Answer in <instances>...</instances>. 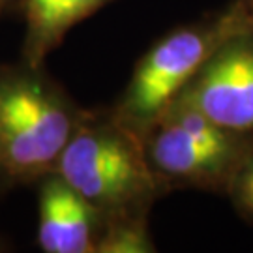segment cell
Masks as SVG:
<instances>
[{
  "instance_id": "30bf717a",
  "label": "cell",
  "mask_w": 253,
  "mask_h": 253,
  "mask_svg": "<svg viewBox=\"0 0 253 253\" xmlns=\"http://www.w3.org/2000/svg\"><path fill=\"white\" fill-rule=\"evenodd\" d=\"M238 4L242 8L246 30H252L253 32V0H238Z\"/></svg>"
},
{
  "instance_id": "3957f363",
  "label": "cell",
  "mask_w": 253,
  "mask_h": 253,
  "mask_svg": "<svg viewBox=\"0 0 253 253\" xmlns=\"http://www.w3.org/2000/svg\"><path fill=\"white\" fill-rule=\"evenodd\" d=\"M238 30H246L238 0L169 30L137 60L126 88L109 109L120 122L143 135L219 43Z\"/></svg>"
},
{
  "instance_id": "8992f818",
  "label": "cell",
  "mask_w": 253,
  "mask_h": 253,
  "mask_svg": "<svg viewBox=\"0 0 253 253\" xmlns=\"http://www.w3.org/2000/svg\"><path fill=\"white\" fill-rule=\"evenodd\" d=\"M38 246L43 253H98L105 217L60 174L36 182Z\"/></svg>"
},
{
  "instance_id": "7c38bea8",
  "label": "cell",
  "mask_w": 253,
  "mask_h": 253,
  "mask_svg": "<svg viewBox=\"0 0 253 253\" xmlns=\"http://www.w3.org/2000/svg\"><path fill=\"white\" fill-rule=\"evenodd\" d=\"M2 250H4V242H2V240H0V252H2Z\"/></svg>"
},
{
  "instance_id": "6da1fadb",
  "label": "cell",
  "mask_w": 253,
  "mask_h": 253,
  "mask_svg": "<svg viewBox=\"0 0 253 253\" xmlns=\"http://www.w3.org/2000/svg\"><path fill=\"white\" fill-rule=\"evenodd\" d=\"M84 111L45 66L0 64V193L54 172Z\"/></svg>"
},
{
  "instance_id": "5b68a950",
  "label": "cell",
  "mask_w": 253,
  "mask_h": 253,
  "mask_svg": "<svg viewBox=\"0 0 253 253\" xmlns=\"http://www.w3.org/2000/svg\"><path fill=\"white\" fill-rule=\"evenodd\" d=\"M171 103L186 105L217 126L253 137L252 30H238L223 40Z\"/></svg>"
},
{
  "instance_id": "7a4b0ae2",
  "label": "cell",
  "mask_w": 253,
  "mask_h": 253,
  "mask_svg": "<svg viewBox=\"0 0 253 253\" xmlns=\"http://www.w3.org/2000/svg\"><path fill=\"white\" fill-rule=\"evenodd\" d=\"M54 172L105 219L150 216L167 195L148 165L143 137L109 107L84 111Z\"/></svg>"
},
{
  "instance_id": "8fae6325",
  "label": "cell",
  "mask_w": 253,
  "mask_h": 253,
  "mask_svg": "<svg viewBox=\"0 0 253 253\" xmlns=\"http://www.w3.org/2000/svg\"><path fill=\"white\" fill-rule=\"evenodd\" d=\"M19 2L21 0H0V17L9 13V11H13V9H17Z\"/></svg>"
},
{
  "instance_id": "ba28073f",
  "label": "cell",
  "mask_w": 253,
  "mask_h": 253,
  "mask_svg": "<svg viewBox=\"0 0 253 253\" xmlns=\"http://www.w3.org/2000/svg\"><path fill=\"white\" fill-rule=\"evenodd\" d=\"M150 216H129L105 219L98 253H152L156 242L148 225Z\"/></svg>"
},
{
  "instance_id": "52a82bcc",
  "label": "cell",
  "mask_w": 253,
  "mask_h": 253,
  "mask_svg": "<svg viewBox=\"0 0 253 253\" xmlns=\"http://www.w3.org/2000/svg\"><path fill=\"white\" fill-rule=\"evenodd\" d=\"M113 0H21L25 19V38L21 43V60L32 66H45L75 25L100 11Z\"/></svg>"
},
{
  "instance_id": "277c9868",
  "label": "cell",
  "mask_w": 253,
  "mask_h": 253,
  "mask_svg": "<svg viewBox=\"0 0 253 253\" xmlns=\"http://www.w3.org/2000/svg\"><path fill=\"white\" fill-rule=\"evenodd\" d=\"M141 137L148 165L165 193L199 190L217 195H225L253 141L178 103L154 118Z\"/></svg>"
},
{
  "instance_id": "9c48e42d",
  "label": "cell",
  "mask_w": 253,
  "mask_h": 253,
  "mask_svg": "<svg viewBox=\"0 0 253 253\" xmlns=\"http://www.w3.org/2000/svg\"><path fill=\"white\" fill-rule=\"evenodd\" d=\"M223 197L229 199L240 219L253 225V141L236 165Z\"/></svg>"
}]
</instances>
